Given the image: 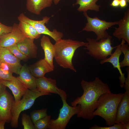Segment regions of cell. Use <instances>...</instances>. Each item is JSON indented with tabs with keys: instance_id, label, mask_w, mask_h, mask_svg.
<instances>
[{
	"instance_id": "ab89813d",
	"label": "cell",
	"mask_w": 129,
	"mask_h": 129,
	"mask_svg": "<svg viewBox=\"0 0 129 129\" xmlns=\"http://www.w3.org/2000/svg\"><path fill=\"white\" fill-rule=\"evenodd\" d=\"M128 2H129V0H126Z\"/></svg>"
},
{
	"instance_id": "836d02e7",
	"label": "cell",
	"mask_w": 129,
	"mask_h": 129,
	"mask_svg": "<svg viewBox=\"0 0 129 129\" xmlns=\"http://www.w3.org/2000/svg\"><path fill=\"white\" fill-rule=\"evenodd\" d=\"M119 6L121 8H124L128 5V2L126 0H119Z\"/></svg>"
},
{
	"instance_id": "5bb4252c",
	"label": "cell",
	"mask_w": 129,
	"mask_h": 129,
	"mask_svg": "<svg viewBox=\"0 0 129 129\" xmlns=\"http://www.w3.org/2000/svg\"><path fill=\"white\" fill-rule=\"evenodd\" d=\"M0 82L12 91L15 103L18 102L28 89L17 77L10 81L0 79Z\"/></svg>"
},
{
	"instance_id": "ffe728a7",
	"label": "cell",
	"mask_w": 129,
	"mask_h": 129,
	"mask_svg": "<svg viewBox=\"0 0 129 129\" xmlns=\"http://www.w3.org/2000/svg\"><path fill=\"white\" fill-rule=\"evenodd\" d=\"M41 45L44 53L45 59L54 69L53 59L54 56V45L48 36L43 35L41 39Z\"/></svg>"
},
{
	"instance_id": "2e32d148",
	"label": "cell",
	"mask_w": 129,
	"mask_h": 129,
	"mask_svg": "<svg viewBox=\"0 0 129 129\" xmlns=\"http://www.w3.org/2000/svg\"><path fill=\"white\" fill-rule=\"evenodd\" d=\"M120 44L116 46L115 51L110 56L101 60L100 63L102 64L105 63L109 62L112 64L114 68L118 69L120 75L119 77L120 86L121 88H123L124 86L125 78V74L123 73L121 70L119 62V58L122 53L120 49Z\"/></svg>"
},
{
	"instance_id": "7a4b0ae2",
	"label": "cell",
	"mask_w": 129,
	"mask_h": 129,
	"mask_svg": "<svg viewBox=\"0 0 129 129\" xmlns=\"http://www.w3.org/2000/svg\"><path fill=\"white\" fill-rule=\"evenodd\" d=\"M87 42L70 39H61L55 42L54 58L57 63L64 69H68L76 72L72 60L75 53L78 48L85 46Z\"/></svg>"
},
{
	"instance_id": "d4e9b609",
	"label": "cell",
	"mask_w": 129,
	"mask_h": 129,
	"mask_svg": "<svg viewBox=\"0 0 129 129\" xmlns=\"http://www.w3.org/2000/svg\"><path fill=\"white\" fill-rule=\"evenodd\" d=\"M51 116L48 115L36 121L34 124L35 129H48Z\"/></svg>"
},
{
	"instance_id": "74e56055",
	"label": "cell",
	"mask_w": 129,
	"mask_h": 129,
	"mask_svg": "<svg viewBox=\"0 0 129 129\" xmlns=\"http://www.w3.org/2000/svg\"><path fill=\"white\" fill-rule=\"evenodd\" d=\"M124 129H129V122L123 124Z\"/></svg>"
},
{
	"instance_id": "83f0119b",
	"label": "cell",
	"mask_w": 129,
	"mask_h": 129,
	"mask_svg": "<svg viewBox=\"0 0 129 129\" xmlns=\"http://www.w3.org/2000/svg\"><path fill=\"white\" fill-rule=\"evenodd\" d=\"M22 122L24 129H35L34 124L30 117L26 114H23Z\"/></svg>"
},
{
	"instance_id": "d6a6232c",
	"label": "cell",
	"mask_w": 129,
	"mask_h": 129,
	"mask_svg": "<svg viewBox=\"0 0 129 129\" xmlns=\"http://www.w3.org/2000/svg\"><path fill=\"white\" fill-rule=\"evenodd\" d=\"M0 68L4 71L13 73L10 66L6 63L0 62Z\"/></svg>"
},
{
	"instance_id": "d6986e66",
	"label": "cell",
	"mask_w": 129,
	"mask_h": 129,
	"mask_svg": "<svg viewBox=\"0 0 129 129\" xmlns=\"http://www.w3.org/2000/svg\"><path fill=\"white\" fill-rule=\"evenodd\" d=\"M28 67L31 73L36 78L43 77L46 73L54 70L44 59L40 60Z\"/></svg>"
},
{
	"instance_id": "44dd1931",
	"label": "cell",
	"mask_w": 129,
	"mask_h": 129,
	"mask_svg": "<svg viewBox=\"0 0 129 129\" xmlns=\"http://www.w3.org/2000/svg\"><path fill=\"white\" fill-rule=\"evenodd\" d=\"M53 0H27V9L35 15L41 14L43 9L50 7Z\"/></svg>"
},
{
	"instance_id": "4dcf8cb0",
	"label": "cell",
	"mask_w": 129,
	"mask_h": 129,
	"mask_svg": "<svg viewBox=\"0 0 129 129\" xmlns=\"http://www.w3.org/2000/svg\"><path fill=\"white\" fill-rule=\"evenodd\" d=\"M12 29V26H7L0 22V38L11 32Z\"/></svg>"
},
{
	"instance_id": "d590c367",
	"label": "cell",
	"mask_w": 129,
	"mask_h": 129,
	"mask_svg": "<svg viewBox=\"0 0 129 129\" xmlns=\"http://www.w3.org/2000/svg\"><path fill=\"white\" fill-rule=\"evenodd\" d=\"M6 87L0 82V95L6 90Z\"/></svg>"
},
{
	"instance_id": "9a60e30c",
	"label": "cell",
	"mask_w": 129,
	"mask_h": 129,
	"mask_svg": "<svg viewBox=\"0 0 129 129\" xmlns=\"http://www.w3.org/2000/svg\"><path fill=\"white\" fill-rule=\"evenodd\" d=\"M118 21L117 28L114 27L115 30L113 35L118 40H124L129 45V10L125 12L122 19Z\"/></svg>"
},
{
	"instance_id": "484cf974",
	"label": "cell",
	"mask_w": 129,
	"mask_h": 129,
	"mask_svg": "<svg viewBox=\"0 0 129 129\" xmlns=\"http://www.w3.org/2000/svg\"><path fill=\"white\" fill-rule=\"evenodd\" d=\"M47 108L35 110L31 113L30 117L33 124L37 120L47 115Z\"/></svg>"
},
{
	"instance_id": "603a6c76",
	"label": "cell",
	"mask_w": 129,
	"mask_h": 129,
	"mask_svg": "<svg viewBox=\"0 0 129 129\" xmlns=\"http://www.w3.org/2000/svg\"><path fill=\"white\" fill-rule=\"evenodd\" d=\"M19 21V28L26 37L37 39L40 37L41 34L37 32L33 26L24 22Z\"/></svg>"
},
{
	"instance_id": "8fae6325",
	"label": "cell",
	"mask_w": 129,
	"mask_h": 129,
	"mask_svg": "<svg viewBox=\"0 0 129 129\" xmlns=\"http://www.w3.org/2000/svg\"><path fill=\"white\" fill-rule=\"evenodd\" d=\"M12 31L0 38V47L8 48L21 41L25 37L19 29L18 24L14 23Z\"/></svg>"
},
{
	"instance_id": "f35d334b",
	"label": "cell",
	"mask_w": 129,
	"mask_h": 129,
	"mask_svg": "<svg viewBox=\"0 0 129 129\" xmlns=\"http://www.w3.org/2000/svg\"><path fill=\"white\" fill-rule=\"evenodd\" d=\"M60 0H53V1L54 4L56 5L59 3Z\"/></svg>"
},
{
	"instance_id": "7c38bea8",
	"label": "cell",
	"mask_w": 129,
	"mask_h": 129,
	"mask_svg": "<svg viewBox=\"0 0 129 129\" xmlns=\"http://www.w3.org/2000/svg\"><path fill=\"white\" fill-rule=\"evenodd\" d=\"M20 60L11 53L8 48L0 47V62L8 64L12 72L19 75L22 65Z\"/></svg>"
},
{
	"instance_id": "7402d4cb",
	"label": "cell",
	"mask_w": 129,
	"mask_h": 129,
	"mask_svg": "<svg viewBox=\"0 0 129 129\" xmlns=\"http://www.w3.org/2000/svg\"><path fill=\"white\" fill-rule=\"evenodd\" d=\"M99 0H76L74 5H79L77 9L79 12H87L89 10L94 11L97 12L99 11L100 6L97 5L96 3Z\"/></svg>"
},
{
	"instance_id": "4316f807",
	"label": "cell",
	"mask_w": 129,
	"mask_h": 129,
	"mask_svg": "<svg viewBox=\"0 0 129 129\" xmlns=\"http://www.w3.org/2000/svg\"><path fill=\"white\" fill-rule=\"evenodd\" d=\"M7 48L12 54L20 60H25L28 59L21 51L16 44L12 45Z\"/></svg>"
},
{
	"instance_id": "4fadbf2b",
	"label": "cell",
	"mask_w": 129,
	"mask_h": 129,
	"mask_svg": "<svg viewBox=\"0 0 129 129\" xmlns=\"http://www.w3.org/2000/svg\"><path fill=\"white\" fill-rule=\"evenodd\" d=\"M129 122V91H126L118 106L115 123Z\"/></svg>"
},
{
	"instance_id": "6da1fadb",
	"label": "cell",
	"mask_w": 129,
	"mask_h": 129,
	"mask_svg": "<svg viewBox=\"0 0 129 129\" xmlns=\"http://www.w3.org/2000/svg\"><path fill=\"white\" fill-rule=\"evenodd\" d=\"M81 84L83 93L72 102L71 104L72 106H80V112L77 114V117L91 120L94 117L93 113L98 106L100 97L103 94L111 91L108 84L98 77L92 81L83 79Z\"/></svg>"
},
{
	"instance_id": "f1b7e54d",
	"label": "cell",
	"mask_w": 129,
	"mask_h": 129,
	"mask_svg": "<svg viewBox=\"0 0 129 129\" xmlns=\"http://www.w3.org/2000/svg\"><path fill=\"white\" fill-rule=\"evenodd\" d=\"M90 129H124L123 124L121 123H115L113 125L107 127H101L96 124L90 127Z\"/></svg>"
},
{
	"instance_id": "8d00e7d4",
	"label": "cell",
	"mask_w": 129,
	"mask_h": 129,
	"mask_svg": "<svg viewBox=\"0 0 129 129\" xmlns=\"http://www.w3.org/2000/svg\"><path fill=\"white\" fill-rule=\"evenodd\" d=\"M6 122V121L5 120L0 121V129H5V125Z\"/></svg>"
},
{
	"instance_id": "cb8c5ba5",
	"label": "cell",
	"mask_w": 129,
	"mask_h": 129,
	"mask_svg": "<svg viewBox=\"0 0 129 129\" xmlns=\"http://www.w3.org/2000/svg\"><path fill=\"white\" fill-rule=\"evenodd\" d=\"M126 42L124 40L122 39L120 44V49L124 55L123 59L120 62L121 68L126 66L129 67V47L127 43L125 44Z\"/></svg>"
},
{
	"instance_id": "f546056e",
	"label": "cell",
	"mask_w": 129,
	"mask_h": 129,
	"mask_svg": "<svg viewBox=\"0 0 129 129\" xmlns=\"http://www.w3.org/2000/svg\"><path fill=\"white\" fill-rule=\"evenodd\" d=\"M11 73L4 71L0 68V79L6 81H10L15 77L12 75Z\"/></svg>"
},
{
	"instance_id": "1f68e13d",
	"label": "cell",
	"mask_w": 129,
	"mask_h": 129,
	"mask_svg": "<svg viewBox=\"0 0 129 129\" xmlns=\"http://www.w3.org/2000/svg\"><path fill=\"white\" fill-rule=\"evenodd\" d=\"M127 72V76L125 78L124 81V87L126 91H129V67H127L126 69Z\"/></svg>"
},
{
	"instance_id": "e0dca14e",
	"label": "cell",
	"mask_w": 129,
	"mask_h": 129,
	"mask_svg": "<svg viewBox=\"0 0 129 129\" xmlns=\"http://www.w3.org/2000/svg\"><path fill=\"white\" fill-rule=\"evenodd\" d=\"M17 77L29 89H36L37 78L31 73L28 67L25 64L22 66Z\"/></svg>"
},
{
	"instance_id": "8992f818",
	"label": "cell",
	"mask_w": 129,
	"mask_h": 129,
	"mask_svg": "<svg viewBox=\"0 0 129 129\" xmlns=\"http://www.w3.org/2000/svg\"><path fill=\"white\" fill-rule=\"evenodd\" d=\"M63 105L60 109L58 118L51 119L49 123V129H65L71 118L77 114L80 110V106H70L66 102L67 96L61 97Z\"/></svg>"
},
{
	"instance_id": "277c9868",
	"label": "cell",
	"mask_w": 129,
	"mask_h": 129,
	"mask_svg": "<svg viewBox=\"0 0 129 129\" xmlns=\"http://www.w3.org/2000/svg\"><path fill=\"white\" fill-rule=\"evenodd\" d=\"M112 37L109 35L106 38H103L98 41L96 39L87 38L86 45L83 49L88 50L87 53L94 58L102 60L110 56L112 51L116 46H112Z\"/></svg>"
},
{
	"instance_id": "52a82bcc",
	"label": "cell",
	"mask_w": 129,
	"mask_h": 129,
	"mask_svg": "<svg viewBox=\"0 0 129 129\" xmlns=\"http://www.w3.org/2000/svg\"><path fill=\"white\" fill-rule=\"evenodd\" d=\"M83 14L87 19V22L81 31L94 32L97 36L96 41L107 38L109 35L106 30L113 25H118V21L108 22L101 20L96 17H91L87 12H84Z\"/></svg>"
},
{
	"instance_id": "9c48e42d",
	"label": "cell",
	"mask_w": 129,
	"mask_h": 129,
	"mask_svg": "<svg viewBox=\"0 0 129 129\" xmlns=\"http://www.w3.org/2000/svg\"><path fill=\"white\" fill-rule=\"evenodd\" d=\"M15 103L13 97L6 90L0 95V121L10 122Z\"/></svg>"
},
{
	"instance_id": "ba28073f",
	"label": "cell",
	"mask_w": 129,
	"mask_h": 129,
	"mask_svg": "<svg viewBox=\"0 0 129 129\" xmlns=\"http://www.w3.org/2000/svg\"><path fill=\"white\" fill-rule=\"evenodd\" d=\"M19 21L25 22L33 26L39 34L47 35L52 38L56 42L63 38V33L54 29L52 31L49 29L45 25L49 22L50 17L47 16L44 17L42 20H35L31 19L26 16L23 13L20 14L18 17Z\"/></svg>"
},
{
	"instance_id": "5b68a950",
	"label": "cell",
	"mask_w": 129,
	"mask_h": 129,
	"mask_svg": "<svg viewBox=\"0 0 129 129\" xmlns=\"http://www.w3.org/2000/svg\"><path fill=\"white\" fill-rule=\"evenodd\" d=\"M50 95H51L50 93L41 92L37 88L32 90L28 89L23 96L22 99L17 103H15L10 122L11 127L15 128L18 127V120L20 113L22 111L30 108L37 98L41 96Z\"/></svg>"
},
{
	"instance_id": "30bf717a",
	"label": "cell",
	"mask_w": 129,
	"mask_h": 129,
	"mask_svg": "<svg viewBox=\"0 0 129 129\" xmlns=\"http://www.w3.org/2000/svg\"><path fill=\"white\" fill-rule=\"evenodd\" d=\"M36 88L41 92L58 94L60 97L66 94L64 91L57 87L56 80L45 76L37 78Z\"/></svg>"
},
{
	"instance_id": "e575fe53",
	"label": "cell",
	"mask_w": 129,
	"mask_h": 129,
	"mask_svg": "<svg viewBox=\"0 0 129 129\" xmlns=\"http://www.w3.org/2000/svg\"><path fill=\"white\" fill-rule=\"evenodd\" d=\"M119 0H113L110 5L113 7H117L119 6Z\"/></svg>"
},
{
	"instance_id": "3957f363",
	"label": "cell",
	"mask_w": 129,
	"mask_h": 129,
	"mask_svg": "<svg viewBox=\"0 0 129 129\" xmlns=\"http://www.w3.org/2000/svg\"><path fill=\"white\" fill-rule=\"evenodd\" d=\"M124 94L111 92L102 94L98 99V106L93 113L94 116L102 117L109 126L113 125L115 123L118 106Z\"/></svg>"
},
{
	"instance_id": "ac0fdd59",
	"label": "cell",
	"mask_w": 129,
	"mask_h": 129,
	"mask_svg": "<svg viewBox=\"0 0 129 129\" xmlns=\"http://www.w3.org/2000/svg\"><path fill=\"white\" fill-rule=\"evenodd\" d=\"M34 39L26 37L16 44L21 51L28 58L37 57L38 47L34 43Z\"/></svg>"
}]
</instances>
